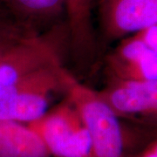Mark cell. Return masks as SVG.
I'll return each mask as SVG.
<instances>
[{"instance_id":"13","label":"cell","mask_w":157,"mask_h":157,"mask_svg":"<svg viewBox=\"0 0 157 157\" xmlns=\"http://www.w3.org/2000/svg\"><path fill=\"white\" fill-rule=\"evenodd\" d=\"M137 34L149 48L157 52V25L143 29Z\"/></svg>"},{"instance_id":"9","label":"cell","mask_w":157,"mask_h":157,"mask_svg":"<svg viewBox=\"0 0 157 157\" xmlns=\"http://www.w3.org/2000/svg\"><path fill=\"white\" fill-rule=\"evenodd\" d=\"M0 157H51L27 124L0 119Z\"/></svg>"},{"instance_id":"6","label":"cell","mask_w":157,"mask_h":157,"mask_svg":"<svg viewBox=\"0 0 157 157\" xmlns=\"http://www.w3.org/2000/svg\"><path fill=\"white\" fill-rule=\"evenodd\" d=\"M100 94L121 120L157 128V79L109 82Z\"/></svg>"},{"instance_id":"5","label":"cell","mask_w":157,"mask_h":157,"mask_svg":"<svg viewBox=\"0 0 157 157\" xmlns=\"http://www.w3.org/2000/svg\"><path fill=\"white\" fill-rule=\"evenodd\" d=\"M105 42L120 41L157 25V0H96Z\"/></svg>"},{"instance_id":"7","label":"cell","mask_w":157,"mask_h":157,"mask_svg":"<svg viewBox=\"0 0 157 157\" xmlns=\"http://www.w3.org/2000/svg\"><path fill=\"white\" fill-rule=\"evenodd\" d=\"M106 61L110 82L157 79V52L137 34L120 40Z\"/></svg>"},{"instance_id":"14","label":"cell","mask_w":157,"mask_h":157,"mask_svg":"<svg viewBox=\"0 0 157 157\" xmlns=\"http://www.w3.org/2000/svg\"><path fill=\"white\" fill-rule=\"evenodd\" d=\"M17 44V43H16ZM15 45V44H14ZM8 45V46H0V57L2 56L5 52H6V51L8 50L9 48H11V46L12 45Z\"/></svg>"},{"instance_id":"3","label":"cell","mask_w":157,"mask_h":157,"mask_svg":"<svg viewBox=\"0 0 157 157\" xmlns=\"http://www.w3.org/2000/svg\"><path fill=\"white\" fill-rule=\"evenodd\" d=\"M66 34V24H56L45 33H36L6 51L0 57V95L26 74L62 62L61 38Z\"/></svg>"},{"instance_id":"10","label":"cell","mask_w":157,"mask_h":157,"mask_svg":"<svg viewBox=\"0 0 157 157\" xmlns=\"http://www.w3.org/2000/svg\"><path fill=\"white\" fill-rule=\"evenodd\" d=\"M12 15L33 26L39 22H52L65 15L63 0H0Z\"/></svg>"},{"instance_id":"1","label":"cell","mask_w":157,"mask_h":157,"mask_svg":"<svg viewBox=\"0 0 157 157\" xmlns=\"http://www.w3.org/2000/svg\"><path fill=\"white\" fill-rule=\"evenodd\" d=\"M63 92L87 128L92 157H126L122 121L100 92L81 83L67 69L64 74Z\"/></svg>"},{"instance_id":"4","label":"cell","mask_w":157,"mask_h":157,"mask_svg":"<svg viewBox=\"0 0 157 157\" xmlns=\"http://www.w3.org/2000/svg\"><path fill=\"white\" fill-rule=\"evenodd\" d=\"M39 135L51 157H92V143L78 110L66 101L27 124Z\"/></svg>"},{"instance_id":"8","label":"cell","mask_w":157,"mask_h":157,"mask_svg":"<svg viewBox=\"0 0 157 157\" xmlns=\"http://www.w3.org/2000/svg\"><path fill=\"white\" fill-rule=\"evenodd\" d=\"M66 25L73 52L78 62H94L97 38L93 24V11L96 0H63Z\"/></svg>"},{"instance_id":"2","label":"cell","mask_w":157,"mask_h":157,"mask_svg":"<svg viewBox=\"0 0 157 157\" xmlns=\"http://www.w3.org/2000/svg\"><path fill=\"white\" fill-rule=\"evenodd\" d=\"M62 62L39 68L0 95V119L28 124L48 111L52 94L64 88Z\"/></svg>"},{"instance_id":"11","label":"cell","mask_w":157,"mask_h":157,"mask_svg":"<svg viewBox=\"0 0 157 157\" xmlns=\"http://www.w3.org/2000/svg\"><path fill=\"white\" fill-rule=\"evenodd\" d=\"M122 126L126 157H157V128L135 124Z\"/></svg>"},{"instance_id":"12","label":"cell","mask_w":157,"mask_h":157,"mask_svg":"<svg viewBox=\"0 0 157 157\" xmlns=\"http://www.w3.org/2000/svg\"><path fill=\"white\" fill-rule=\"evenodd\" d=\"M36 33L33 26L19 20L0 4V46L14 45Z\"/></svg>"}]
</instances>
